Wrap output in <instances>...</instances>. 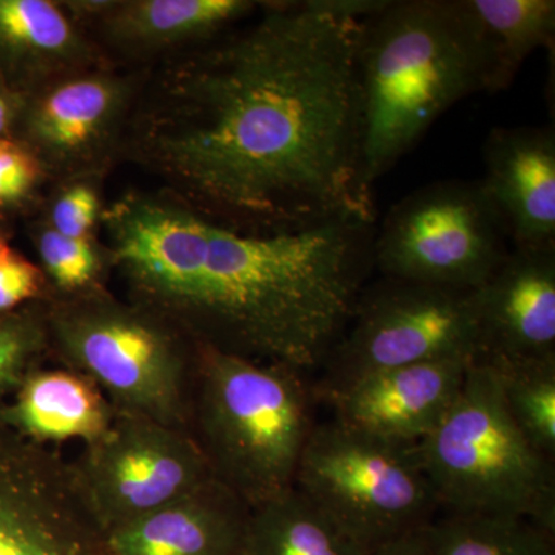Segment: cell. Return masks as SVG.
I'll return each instance as SVG.
<instances>
[{"label": "cell", "instance_id": "obj_30", "mask_svg": "<svg viewBox=\"0 0 555 555\" xmlns=\"http://www.w3.org/2000/svg\"><path fill=\"white\" fill-rule=\"evenodd\" d=\"M367 555H430L422 529L390 540L385 545L369 551Z\"/></svg>", "mask_w": 555, "mask_h": 555}, {"label": "cell", "instance_id": "obj_2", "mask_svg": "<svg viewBox=\"0 0 555 555\" xmlns=\"http://www.w3.org/2000/svg\"><path fill=\"white\" fill-rule=\"evenodd\" d=\"M374 221L246 233L201 221L182 269L149 309L196 346L306 372L324 363L372 269Z\"/></svg>", "mask_w": 555, "mask_h": 555}, {"label": "cell", "instance_id": "obj_11", "mask_svg": "<svg viewBox=\"0 0 555 555\" xmlns=\"http://www.w3.org/2000/svg\"><path fill=\"white\" fill-rule=\"evenodd\" d=\"M0 555H112L72 460L2 425Z\"/></svg>", "mask_w": 555, "mask_h": 555}, {"label": "cell", "instance_id": "obj_20", "mask_svg": "<svg viewBox=\"0 0 555 555\" xmlns=\"http://www.w3.org/2000/svg\"><path fill=\"white\" fill-rule=\"evenodd\" d=\"M489 67V93L506 90L535 50L554 49V0H465Z\"/></svg>", "mask_w": 555, "mask_h": 555}, {"label": "cell", "instance_id": "obj_7", "mask_svg": "<svg viewBox=\"0 0 555 555\" xmlns=\"http://www.w3.org/2000/svg\"><path fill=\"white\" fill-rule=\"evenodd\" d=\"M294 488L367 553L425 528L440 506L418 444L383 440L337 420L313 426Z\"/></svg>", "mask_w": 555, "mask_h": 555}, {"label": "cell", "instance_id": "obj_31", "mask_svg": "<svg viewBox=\"0 0 555 555\" xmlns=\"http://www.w3.org/2000/svg\"><path fill=\"white\" fill-rule=\"evenodd\" d=\"M11 251L13 250H11L9 243L0 236V262L5 261V259L10 257Z\"/></svg>", "mask_w": 555, "mask_h": 555}, {"label": "cell", "instance_id": "obj_22", "mask_svg": "<svg viewBox=\"0 0 555 555\" xmlns=\"http://www.w3.org/2000/svg\"><path fill=\"white\" fill-rule=\"evenodd\" d=\"M422 532L430 555H555L554 534L526 518L448 513Z\"/></svg>", "mask_w": 555, "mask_h": 555}, {"label": "cell", "instance_id": "obj_1", "mask_svg": "<svg viewBox=\"0 0 555 555\" xmlns=\"http://www.w3.org/2000/svg\"><path fill=\"white\" fill-rule=\"evenodd\" d=\"M378 0L268 3L243 30L163 67L120 152L224 228L280 233L375 222L360 179L357 50Z\"/></svg>", "mask_w": 555, "mask_h": 555}, {"label": "cell", "instance_id": "obj_12", "mask_svg": "<svg viewBox=\"0 0 555 555\" xmlns=\"http://www.w3.org/2000/svg\"><path fill=\"white\" fill-rule=\"evenodd\" d=\"M133 98V82L112 73L67 76L25 98L13 137L47 173H83L120 144Z\"/></svg>", "mask_w": 555, "mask_h": 555}, {"label": "cell", "instance_id": "obj_16", "mask_svg": "<svg viewBox=\"0 0 555 555\" xmlns=\"http://www.w3.org/2000/svg\"><path fill=\"white\" fill-rule=\"evenodd\" d=\"M250 507L217 480L108 532L112 555H241Z\"/></svg>", "mask_w": 555, "mask_h": 555}, {"label": "cell", "instance_id": "obj_15", "mask_svg": "<svg viewBox=\"0 0 555 555\" xmlns=\"http://www.w3.org/2000/svg\"><path fill=\"white\" fill-rule=\"evenodd\" d=\"M483 159L480 185L513 247H555L554 127L494 129Z\"/></svg>", "mask_w": 555, "mask_h": 555}, {"label": "cell", "instance_id": "obj_28", "mask_svg": "<svg viewBox=\"0 0 555 555\" xmlns=\"http://www.w3.org/2000/svg\"><path fill=\"white\" fill-rule=\"evenodd\" d=\"M100 218V198L86 182L62 190L50 211V229L68 238H89Z\"/></svg>", "mask_w": 555, "mask_h": 555}, {"label": "cell", "instance_id": "obj_17", "mask_svg": "<svg viewBox=\"0 0 555 555\" xmlns=\"http://www.w3.org/2000/svg\"><path fill=\"white\" fill-rule=\"evenodd\" d=\"M89 42L49 0H0V78L22 96L83 72Z\"/></svg>", "mask_w": 555, "mask_h": 555}, {"label": "cell", "instance_id": "obj_3", "mask_svg": "<svg viewBox=\"0 0 555 555\" xmlns=\"http://www.w3.org/2000/svg\"><path fill=\"white\" fill-rule=\"evenodd\" d=\"M360 179L375 182L456 102L489 93V67L465 0H378L357 50Z\"/></svg>", "mask_w": 555, "mask_h": 555}, {"label": "cell", "instance_id": "obj_19", "mask_svg": "<svg viewBox=\"0 0 555 555\" xmlns=\"http://www.w3.org/2000/svg\"><path fill=\"white\" fill-rule=\"evenodd\" d=\"M257 5L248 0H129L105 2L94 16L109 42L149 51L207 42Z\"/></svg>", "mask_w": 555, "mask_h": 555}, {"label": "cell", "instance_id": "obj_4", "mask_svg": "<svg viewBox=\"0 0 555 555\" xmlns=\"http://www.w3.org/2000/svg\"><path fill=\"white\" fill-rule=\"evenodd\" d=\"M313 426L305 372L195 345L188 430L215 480L250 509L294 488Z\"/></svg>", "mask_w": 555, "mask_h": 555}, {"label": "cell", "instance_id": "obj_14", "mask_svg": "<svg viewBox=\"0 0 555 555\" xmlns=\"http://www.w3.org/2000/svg\"><path fill=\"white\" fill-rule=\"evenodd\" d=\"M473 358H447L374 372L327 398L335 420L401 444L433 433L462 389Z\"/></svg>", "mask_w": 555, "mask_h": 555}, {"label": "cell", "instance_id": "obj_18", "mask_svg": "<svg viewBox=\"0 0 555 555\" xmlns=\"http://www.w3.org/2000/svg\"><path fill=\"white\" fill-rule=\"evenodd\" d=\"M100 387L67 367H40L0 408V425L35 443H90L115 418Z\"/></svg>", "mask_w": 555, "mask_h": 555}, {"label": "cell", "instance_id": "obj_25", "mask_svg": "<svg viewBox=\"0 0 555 555\" xmlns=\"http://www.w3.org/2000/svg\"><path fill=\"white\" fill-rule=\"evenodd\" d=\"M38 244L42 272L54 297H76L105 288L108 257L89 238H68L49 225L39 230Z\"/></svg>", "mask_w": 555, "mask_h": 555}, {"label": "cell", "instance_id": "obj_8", "mask_svg": "<svg viewBox=\"0 0 555 555\" xmlns=\"http://www.w3.org/2000/svg\"><path fill=\"white\" fill-rule=\"evenodd\" d=\"M477 352V288L382 276L358 295L317 392L327 400L374 372Z\"/></svg>", "mask_w": 555, "mask_h": 555}, {"label": "cell", "instance_id": "obj_13", "mask_svg": "<svg viewBox=\"0 0 555 555\" xmlns=\"http://www.w3.org/2000/svg\"><path fill=\"white\" fill-rule=\"evenodd\" d=\"M477 306L476 358L555 360V247H513L477 287Z\"/></svg>", "mask_w": 555, "mask_h": 555}, {"label": "cell", "instance_id": "obj_9", "mask_svg": "<svg viewBox=\"0 0 555 555\" xmlns=\"http://www.w3.org/2000/svg\"><path fill=\"white\" fill-rule=\"evenodd\" d=\"M507 241L480 181L448 179L387 211L375 230L372 268L412 283L477 288L509 254Z\"/></svg>", "mask_w": 555, "mask_h": 555}, {"label": "cell", "instance_id": "obj_26", "mask_svg": "<svg viewBox=\"0 0 555 555\" xmlns=\"http://www.w3.org/2000/svg\"><path fill=\"white\" fill-rule=\"evenodd\" d=\"M47 171L14 137L0 138V214L27 206Z\"/></svg>", "mask_w": 555, "mask_h": 555}, {"label": "cell", "instance_id": "obj_6", "mask_svg": "<svg viewBox=\"0 0 555 555\" xmlns=\"http://www.w3.org/2000/svg\"><path fill=\"white\" fill-rule=\"evenodd\" d=\"M51 358L100 387L115 412L188 429L195 345L107 288L46 301Z\"/></svg>", "mask_w": 555, "mask_h": 555}, {"label": "cell", "instance_id": "obj_21", "mask_svg": "<svg viewBox=\"0 0 555 555\" xmlns=\"http://www.w3.org/2000/svg\"><path fill=\"white\" fill-rule=\"evenodd\" d=\"M367 554L295 488L250 509L241 551V555Z\"/></svg>", "mask_w": 555, "mask_h": 555}, {"label": "cell", "instance_id": "obj_24", "mask_svg": "<svg viewBox=\"0 0 555 555\" xmlns=\"http://www.w3.org/2000/svg\"><path fill=\"white\" fill-rule=\"evenodd\" d=\"M50 358L46 301L0 313V408Z\"/></svg>", "mask_w": 555, "mask_h": 555}, {"label": "cell", "instance_id": "obj_5", "mask_svg": "<svg viewBox=\"0 0 555 555\" xmlns=\"http://www.w3.org/2000/svg\"><path fill=\"white\" fill-rule=\"evenodd\" d=\"M418 452L449 513L526 518L554 534V462L520 433L486 361L473 358L454 403Z\"/></svg>", "mask_w": 555, "mask_h": 555}, {"label": "cell", "instance_id": "obj_29", "mask_svg": "<svg viewBox=\"0 0 555 555\" xmlns=\"http://www.w3.org/2000/svg\"><path fill=\"white\" fill-rule=\"evenodd\" d=\"M24 104L25 96L0 78V138L13 137Z\"/></svg>", "mask_w": 555, "mask_h": 555}, {"label": "cell", "instance_id": "obj_23", "mask_svg": "<svg viewBox=\"0 0 555 555\" xmlns=\"http://www.w3.org/2000/svg\"><path fill=\"white\" fill-rule=\"evenodd\" d=\"M481 360V358H478ZM507 411L531 447L555 456V360L489 361Z\"/></svg>", "mask_w": 555, "mask_h": 555}, {"label": "cell", "instance_id": "obj_10", "mask_svg": "<svg viewBox=\"0 0 555 555\" xmlns=\"http://www.w3.org/2000/svg\"><path fill=\"white\" fill-rule=\"evenodd\" d=\"M72 465L105 534L215 480L188 429L120 412Z\"/></svg>", "mask_w": 555, "mask_h": 555}, {"label": "cell", "instance_id": "obj_27", "mask_svg": "<svg viewBox=\"0 0 555 555\" xmlns=\"http://www.w3.org/2000/svg\"><path fill=\"white\" fill-rule=\"evenodd\" d=\"M50 297V284L42 269L27 258L11 251L10 257L0 262V313L47 301Z\"/></svg>", "mask_w": 555, "mask_h": 555}]
</instances>
